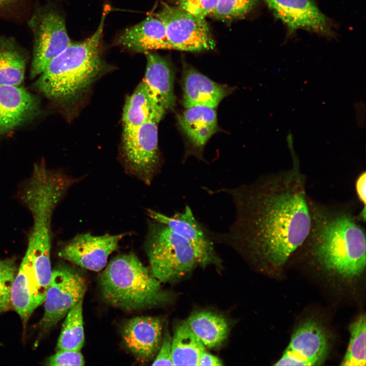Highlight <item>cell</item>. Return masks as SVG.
<instances>
[{
  "mask_svg": "<svg viewBox=\"0 0 366 366\" xmlns=\"http://www.w3.org/2000/svg\"><path fill=\"white\" fill-rule=\"evenodd\" d=\"M209 192L227 194L235 209L227 231L210 232L214 241L229 245L263 265L283 266L308 234L306 179L298 162L252 183Z\"/></svg>",
  "mask_w": 366,
  "mask_h": 366,
  "instance_id": "6da1fadb",
  "label": "cell"
},
{
  "mask_svg": "<svg viewBox=\"0 0 366 366\" xmlns=\"http://www.w3.org/2000/svg\"><path fill=\"white\" fill-rule=\"evenodd\" d=\"M311 224L298 248L326 269L347 278L365 264V231L353 202L323 203L308 197Z\"/></svg>",
  "mask_w": 366,
  "mask_h": 366,
  "instance_id": "7a4b0ae2",
  "label": "cell"
},
{
  "mask_svg": "<svg viewBox=\"0 0 366 366\" xmlns=\"http://www.w3.org/2000/svg\"><path fill=\"white\" fill-rule=\"evenodd\" d=\"M108 12L106 6L94 33L82 41L71 42L41 74L37 86L47 97L56 100L72 99L106 69L101 56V43Z\"/></svg>",
  "mask_w": 366,
  "mask_h": 366,
  "instance_id": "3957f363",
  "label": "cell"
},
{
  "mask_svg": "<svg viewBox=\"0 0 366 366\" xmlns=\"http://www.w3.org/2000/svg\"><path fill=\"white\" fill-rule=\"evenodd\" d=\"M99 284L104 299L126 311L147 309L165 298L160 282L133 253L113 258L100 274Z\"/></svg>",
  "mask_w": 366,
  "mask_h": 366,
  "instance_id": "277c9868",
  "label": "cell"
},
{
  "mask_svg": "<svg viewBox=\"0 0 366 366\" xmlns=\"http://www.w3.org/2000/svg\"><path fill=\"white\" fill-rule=\"evenodd\" d=\"M146 244L150 271L160 282L177 280L203 267L187 241L164 224L150 223Z\"/></svg>",
  "mask_w": 366,
  "mask_h": 366,
  "instance_id": "5b68a950",
  "label": "cell"
},
{
  "mask_svg": "<svg viewBox=\"0 0 366 366\" xmlns=\"http://www.w3.org/2000/svg\"><path fill=\"white\" fill-rule=\"evenodd\" d=\"M33 36L31 76L41 74L48 64L71 43L65 19L48 6L35 10L28 21Z\"/></svg>",
  "mask_w": 366,
  "mask_h": 366,
  "instance_id": "8992f818",
  "label": "cell"
},
{
  "mask_svg": "<svg viewBox=\"0 0 366 366\" xmlns=\"http://www.w3.org/2000/svg\"><path fill=\"white\" fill-rule=\"evenodd\" d=\"M86 289L85 279L76 270L62 266L54 269L43 302L41 333L48 332L83 299Z\"/></svg>",
  "mask_w": 366,
  "mask_h": 366,
  "instance_id": "52a82bcc",
  "label": "cell"
},
{
  "mask_svg": "<svg viewBox=\"0 0 366 366\" xmlns=\"http://www.w3.org/2000/svg\"><path fill=\"white\" fill-rule=\"evenodd\" d=\"M163 23L171 48L200 51L214 48L216 43L205 19L163 3L155 14Z\"/></svg>",
  "mask_w": 366,
  "mask_h": 366,
  "instance_id": "ba28073f",
  "label": "cell"
},
{
  "mask_svg": "<svg viewBox=\"0 0 366 366\" xmlns=\"http://www.w3.org/2000/svg\"><path fill=\"white\" fill-rule=\"evenodd\" d=\"M158 123L151 120L123 134V151L127 166L147 185L150 184L160 168Z\"/></svg>",
  "mask_w": 366,
  "mask_h": 366,
  "instance_id": "9c48e42d",
  "label": "cell"
},
{
  "mask_svg": "<svg viewBox=\"0 0 366 366\" xmlns=\"http://www.w3.org/2000/svg\"><path fill=\"white\" fill-rule=\"evenodd\" d=\"M147 214L151 219L165 224L187 241L198 255L203 267L211 264L220 265L221 260L216 251L210 232L196 219L189 205L171 216L152 209H148Z\"/></svg>",
  "mask_w": 366,
  "mask_h": 366,
  "instance_id": "30bf717a",
  "label": "cell"
},
{
  "mask_svg": "<svg viewBox=\"0 0 366 366\" xmlns=\"http://www.w3.org/2000/svg\"><path fill=\"white\" fill-rule=\"evenodd\" d=\"M125 233L93 235L81 233L75 236L59 252L60 257L81 267L99 271L105 267L109 256L118 247Z\"/></svg>",
  "mask_w": 366,
  "mask_h": 366,
  "instance_id": "8fae6325",
  "label": "cell"
},
{
  "mask_svg": "<svg viewBox=\"0 0 366 366\" xmlns=\"http://www.w3.org/2000/svg\"><path fill=\"white\" fill-rule=\"evenodd\" d=\"M274 15L290 30L326 33V17L312 0H263Z\"/></svg>",
  "mask_w": 366,
  "mask_h": 366,
  "instance_id": "7c38bea8",
  "label": "cell"
},
{
  "mask_svg": "<svg viewBox=\"0 0 366 366\" xmlns=\"http://www.w3.org/2000/svg\"><path fill=\"white\" fill-rule=\"evenodd\" d=\"M145 53L146 67L143 81L156 108L164 115L167 110L175 106L174 72L170 64L161 55L151 51Z\"/></svg>",
  "mask_w": 366,
  "mask_h": 366,
  "instance_id": "4fadbf2b",
  "label": "cell"
},
{
  "mask_svg": "<svg viewBox=\"0 0 366 366\" xmlns=\"http://www.w3.org/2000/svg\"><path fill=\"white\" fill-rule=\"evenodd\" d=\"M127 348L139 360L147 361L156 356L162 340V324L160 319L141 316L129 320L123 330Z\"/></svg>",
  "mask_w": 366,
  "mask_h": 366,
  "instance_id": "5bb4252c",
  "label": "cell"
},
{
  "mask_svg": "<svg viewBox=\"0 0 366 366\" xmlns=\"http://www.w3.org/2000/svg\"><path fill=\"white\" fill-rule=\"evenodd\" d=\"M328 343L323 329L316 322H303L294 331L285 352L301 365H320L327 354Z\"/></svg>",
  "mask_w": 366,
  "mask_h": 366,
  "instance_id": "9a60e30c",
  "label": "cell"
},
{
  "mask_svg": "<svg viewBox=\"0 0 366 366\" xmlns=\"http://www.w3.org/2000/svg\"><path fill=\"white\" fill-rule=\"evenodd\" d=\"M38 101L19 86L0 85V133L20 125L36 113Z\"/></svg>",
  "mask_w": 366,
  "mask_h": 366,
  "instance_id": "2e32d148",
  "label": "cell"
},
{
  "mask_svg": "<svg viewBox=\"0 0 366 366\" xmlns=\"http://www.w3.org/2000/svg\"><path fill=\"white\" fill-rule=\"evenodd\" d=\"M118 45L135 52L156 49H171L162 22L149 16L139 23L125 29L117 40Z\"/></svg>",
  "mask_w": 366,
  "mask_h": 366,
  "instance_id": "e0dca14e",
  "label": "cell"
},
{
  "mask_svg": "<svg viewBox=\"0 0 366 366\" xmlns=\"http://www.w3.org/2000/svg\"><path fill=\"white\" fill-rule=\"evenodd\" d=\"M183 90L186 108L198 106L215 108L229 93L225 86L188 66L184 68Z\"/></svg>",
  "mask_w": 366,
  "mask_h": 366,
  "instance_id": "ac0fdd59",
  "label": "cell"
},
{
  "mask_svg": "<svg viewBox=\"0 0 366 366\" xmlns=\"http://www.w3.org/2000/svg\"><path fill=\"white\" fill-rule=\"evenodd\" d=\"M215 109L202 106L187 108L178 118L179 125L199 157L206 142L218 130Z\"/></svg>",
  "mask_w": 366,
  "mask_h": 366,
  "instance_id": "d6986e66",
  "label": "cell"
},
{
  "mask_svg": "<svg viewBox=\"0 0 366 366\" xmlns=\"http://www.w3.org/2000/svg\"><path fill=\"white\" fill-rule=\"evenodd\" d=\"M163 115L153 103L142 81L128 98L123 114V134L129 133L151 120L158 123Z\"/></svg>",
  "mask_w": 366,
  "mask_h": 366,
  "instance_id": "ffe728a7",
  "label": "cell"
},
{
  "mask_svg": "<svg viewBox=\"0 0 366 366\" xmlns=\"http://www.w3.org/2000/svg\"><path fill=\"white\" fill-rule=\"evenodd\" d=\"M25 65V54L15 39L0 35V85L19 86Z\"/></svg>",
  "mask_w": 366,
  "mask_h": 366,
  "instance_id": "44dd1931",
  "label": "cell"
},
{
  "mask_svg": "<svg viewBox=\"0 0 366 366\" xmlns=\"http://www.w3.org/2000/svg\"><path fill=\"white\" fill-rule=\"evenodd\" d=\"M187 323L204 346L209 348L221 345L228 336L226 321L210 312L194 313L189 317Z\"/></svg>",
  "mask_w": 366,
  "mask_h": 366,
  "instance_id": "7402d4cb",
  "label": "cell"
},
{
  "mask_svg": "<svg viewBox=\"0 0 366 366\" xmlns=\"http://www.w3.org/2000/svg\"><path fill=\"white\" fill-rule=\"evenodd\" d=\"M205 346L191 330L187 322L179 324L172 338L173 365H198Z\"/></svg>",
  "mask_w": 366,
  "mask_h": 366,
  "instance_id": "603a6c76",
  "label": "cell"
},
{
  "mask_svg": "<svg viewBox=\"0 0 366 366\" xmlns=\"http://www.w3.org/2000/svg\"><path fill=\"white\" fill-rule=\"evenodd\" d=\"M83 299L66 315L57 342L58 350L80 351L84 343L82 315Z\"/></svg>",
  "mask_w": 366,
  "mask_h": 366,
  "instance_id": "cb8c5ba5",
  "label": "cell"
},
{
  "mask_svg": "<svg viewBox=\"0 0 366 366\" xmlns=\"http://www.w3.org/2000/svg\"><path fill=\"white\" fill-rule=\"evenodd\" d=\"M365 316L362 314L350 325L349 344L342 365H365Z\"/></svg>",
  "mask_w": 366,
  "mask_h": 366,
  "instance_id": "d4e9b609",
  "label": "cell"
},
{
  "mask_svg": "<svg viewBox=\"0 0 366 366\" xmlns=\"http://www.w3.org/2000/svg\"><path fill=\"white\" fill-rule=\"evenodd\" d=\"M17 270L12 259H0V314L12 308V287Z\"/></svg>",
  "mask_w": 366,
  "mask_h": 366,
  "instance_id": "484cf974",
  "label": "cell"
},
{
  "mask_svg": "<svg viewBox=\"0 0 366 366\" xmlns=\"http://www.w3.org/2000/svg\"><path fill=\"white\" fill-rule=\"evenodd\" d=\"M257 0H218L212 15L222 20L240 18L250 12Z\"/></svg>",
  "mask_w": 366,
  "mask_h": 366,
  "instance_id": "4316f807",
  "label": "cell"
},
{
  "mask_svg": "<svg viewBox=\"0 0 366 366\" xmlns=\"http://www.w3.org/2000/svg\"><path fill=\"white\" fill-rule=\"evenodd\" d=\"M217 2L218 0H178L180 9L201 19L212 15Z\"/></svg>",
  "mask_w": 366,
  "mask_h": 366,
  "instance_id": "83f0119b",
  "label": "cell"
},
{
  "mask_svg": "<svg viewBox=\"0 0 366 366\" xmlns=\"http://www.w3.org/2000/svg\"><path fill=\"white\" fill-rule=\"evenodd\" d=\"M48 365H83L85 361L80 351L58 350L46 361Z\"/></svg>",
  "mask_w": 366,
  "mask_h": 366,
  "instance_id": "f1b7e54d",
  "label": "cell"
},
{
  "mask_svg": "<svg viewBox=\"0 0 366 366\" xmlns=\"http://www.w3.org/2000/svg\"><path fill=\"white\" fill-rule=\"evenodd\" d=\"M152 365H173L172 359V338L166 330L159 350L156 355Z\"/></svg>",
  "mask_w": 366,
  "mask_h": 366,
  "instance_id": "f546056e",
  "label": "cell"
},
{
  "mask_svg": "<svg viewBox=\"0 0 366 366\" xmlns=\"http://www.w3.org/2000/svg\"><path fill=\"white\" fill-rule=\"evenodd\" d=\"M365 172L363 171L359 174L355 181V190L358 200L361 203L363 207H366V194H365Z\"/></svg>",
  "mask_w": 366,
  "mask_h": 366,
  "instance_id": "4dcf8cb0",
  "label": "cell"
},
{
  "mask_svg": "<svg viewBox=\"0 0 366 366\" xmlns=\"http://www.w3.org/2000/svg\"><path fill=\"white\" fill-rule=\"evenodd\" d=\"M222 361L217 356L203 351L201 354L199 361L198 365H222Z\"/></svg>",
  "mask_w": 366,
  "mask_h": 366,
  "instance_id": "1f68e13d",
  "label": "cell"
}]
</instances>
